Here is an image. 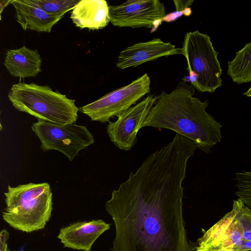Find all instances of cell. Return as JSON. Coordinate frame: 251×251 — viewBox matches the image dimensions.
I'll list each match as a JSON object with an SVG mask.
<instances>
[{
  "label": "cell",
  "instance_id": "cell-19",
  "mask_svg": "<svg viewBox=\"0 0 251 251\" xmlns=\"http://www.w3.org/2000/svg\"><path fill=\"white\" fill-rule=\"evenodd\" d=\"M173 1L176 11L184 12V15L186 16H190L191 14L192 10L189 6H191L194 2L193 0H174Z\"/></svg>",
  "mask_w": 251,
  "mask_h": 251
},
{
  "label": "cell",
  "instance_id": "cell-14",
  "mask_svg": "<svg viewBox=\"0 0 251 251\" xmlns=\"http://www.w3.org/2000/svg\"><path fill=\"white\" fill-rule=\"evenodd\" d=\"M70 18L81 29H102L110 22L109 6L104 0H81L72 9Z\"/></svg>",
  "mask_w": 251,
  "mask_h": 251
},
{
  "label": "cell",
  "instance_id": "cell-4",
  "mask_svg": "<svg viewBox=\"0 0 251 251\" xmlns=\"http://www.w3.org/2000/svg\"><path fill=\"white\" fill-rule=\"evenodd\" d=\"M8 98L15 108L38 120L67 125L75 124L77 118L75 100L47 85L20 82L12 86Z\"/></svg>",
  "mask_w": 251,
  "mask_h": 251
},
{
  "label": "cell",
  "instance_id": "cell-22",
  "mask_svg": "<svg viewBox=\"0 0 251 251\" xmlns=\"http://www.w3.org/2000/svg\"><path fill=\"white\" fill-rule=\"evenodd\" d=\"M206 251H221V250H208Z\"/></svg>",
  "mask_w": 251,
  "mask_h": 251
},
{
  "label": "cell",
  "instance_id": "cell-15",
  "mask_svg": "<svg viewBox=\"0 0 251 251\" xmlns=\"http://www.w3.org/2000/svg\"><path fill=\"white\" fill-rule=\"evenodd\" d=\"M42 58L36 50L25 46L6 51L4 65L13 76L25 78L35 77L41 72Z\"/></svg>",
  "mask_w": 251,
  "mask_h": 251
},
{
  "label": "cell",
  "instance_id": "cell-6",
  "mask_svg": "<svg viewBox=\"0 0 251 251\" xmlns=\"http://www.w3.org/2000/svg\"><path fill=\"white\" fill-rule=\"evenodd\" d=\"M181 54L187 61L189 75L183 78L200 92L213 93L222 85V69L210 37L199 30L187 32Z\"/></svg>",
  "mask_w": 251,
  "mask_h": 251
},
{
  "label": "cell",
  "instance_id": "cell-21",
  "mask_svg": "<svg viewBox=\"0 0 251 251\" xmlns=\"http://www.w3.org/2000/svg\"><path fill=\"white\" fill-rule=\"evenodd\" d=\"M243 95L248 97H251V86L247 91L243 93Z\"/></svg>",
  "mask_w": 251,
  "mask_h": 251
},
{
  "label": "cell",
  "instance_id": "cell-23",
  "mask_svg": "<svg viewBox=\"0 0 251 251\" xmlns=\"http://www.w3.org/2000/svg\"><path fill=\"white\" fill-rule=\"evenodd\" d=\"M7 251H10L9 250H7Z\"/></svg>",
  "mask_w": 251,
  "mask_h": 251
},
{
  "label": "cell",
  "instance_id": "cell-17",
  "mask_svg": "<svg viewBox=\"0 0 251 251\" xmlns=\"http://www.w3.org/2000/svg\"><path fill=\"white\" fill-rule=\"evenodd\" d=\"M47 12L55 15H63L73 9L80 0H35Z\"/></svg>",
  "mask_w": 251,
  "mask_h": 251
},
{
  "label": "cell",
  "instance_id": "cell-16",
  "mask_svg": "<svg viewBox=\"0 0 251 251\" xmlns=\"http://www.w3.org/2000/svg\"><path fill=\"white\" fill-rule=\"evenodd\" d=\"M227 74L237 84L251 81V42L236 52L234 58L228 62Z\"/></svg>",
  "mask_w": 251,
  "mask_h": 251
},
{
  "label": "cell",
  "instance_id": "cell-8",
  "mask_svg": "<svg viewBox=\"0 0 251 251\" xmlns=\"http://www.w3.org/2000/svg\"><path fill=\"white\" fill-rule=\"evenodd\" d=\"M150 84V78L147 74H145L130 84L80 107L79 111L93 121L109 122L111 118L117 117L148 94Z\"/></svg>",
  "mask_w": 251,
  "mask_h": 251
},
{
  "label": "cell",
  "instance_id": "cell-10",
  "mask_svg": "<svg viewBox=\"0 0 251 251\" xmlns=\"http://www.w3.org/2000/svg\"><path fill=\"white\" fill-rule=\"evenodd\" d=\"M157 97L153 95L147 96L119 115L116 121L109 122L106 131L117 147L129 151L136 143L137 133L154 105Z\"/></svg>",
  "mask_w": 251,
  "mask_h": 251
},
{
  "label": "cell",
  "instance_id": "cell-13",
  "mask_svg": "<svg viewBox=\"0 0 251 251\" xmlns=\"http://www.w3.org/2000/svg\"><path fill=\"white\" fill-rule=\"evenodd\" d=\"M10 3L15 10L16 21L25 30L50 33L63 17L47 12L35 0H12Z\"/></svg>",
  "mask_w": 251,
  "mask_h": 251
},
{
  "label": "cell",
  "instance_id": "cell-2",
  "mask_svg": "<svg viewBox=\"0 0 251 251\" xmlns=\"http://www.w3.org/2000/svg\"><path fill=\"white\" fill-rule=\"evenodd\" d=\"M194 88L182 81L170 93L157 97L142 128L168 129L194 142L198 149L209 153L222 139L220 123L208 114V100L194 97Z\"/></svg>",
  "mask_w": 251,
  "mask_h": 251
},
{
  "label": "cell",
  "instance_id": "cell-11",
  "mask_svg": "<svg viewBox=\"0 0 251 251\" xmlns=\"http://www.w3.org/2000/svg\"><path fill=\"white\" fill-rule=\"evenodd\" d=\"M181 54V49L171 42L159 38L134 44L121 51L118 56L116 67L120 69L137 67L143 63L162 57Z\"/></svg>",
  "mask_w": 251,
  "mask_h": 251
},
{
  "label": "cell",
  "instance_id": "cell-1",
  "mask_svg": "<svg viewBox=\"0 0 251 251\" xmlns=\"http://www.w3.org/2000/svg\"><path fill=\"white\" fill-rule=\"evenodd\" d=\"M190 158L166 146L112 192L105 204L115 226L111 251H195L183 217L182 182Z\"/></svg>",
  "mask_w": 251,
  "mask_h": 251
},
{
  "label": "cell",
  "instance_id": "cell-18",
  "mask_svg": "<svg viewBox=\"0 0 251 251\" xmlns=\"http://www.w3.org/2000/svg\"><path fill=\"white\" fill-rule=\"evenodd\" d=\"M235 195L251 209V171H242L235 173Z\"/></svg>",
  "mask_w": 251,
  "mask_h": 251
},
{
  "label": "cell",
  "instance_id": "cell-9",
  "mask_svg": "<svg viewBox=\"0 0 251 251\" xmlns=\"http://www.w3.org/2000/svg\"><path fill=\"white\" fill-rule=\"evenodd\" d=\"M110 22L115 26L146 27L155 31L166 16L163 2L158 0H128L109 6Z\"/></svg>",
  "mask_w": 251,
  "mask_h": 251
},
{
  "label": "cell",
  "instance_id": "cell-12",
  "mask_svg": "<svg viewBox=\"0 0 251 251\" xmlns=\"http://www.w3.org/2000/svg\"><path fill=\"white\" fill-rule=\"evenodd\" d=\"M110 227L100 219L78 222L60 228L57 238L64 247L91 251L95 241Z\"/></svg>",
  "mask_w": 251,
  "mask_h": 251
},
{
  "label": "cell",
  "instance_id": "cell-3",
  "mask_svg": "<svg viewBox=\"0 0 251 251\" xmlns=\"http://www.w3.org/2000/svg\"><path fill=\"white\" fill-rule=\"evenodd\" d=\"M4 221L18 230L31 232L44 228L51 217L52 193L49 183L30 182L4 192Z\"/></svg>",
  "mask_w": 251,
  "mask_h": 251
},
{
  "label": "cell",
  "instance_id": "cell-5",
  "mask_svg": "<svg viewBox=\"0 0 251 251\" xmlns=\"http://www.w3.org/2000/svg\"><path fill=\"white\" fill-rule=\"evenodd\" d=\"M195 251H251V209L240 199L198 240Z\"/></svg>",
  "mask_w": 251,
  "mask_h": 251
},
{
  "label": "cell",
  "instance_id": "cell-7",
  "mask_svg": "<svg viewBox=\"0 0 251 251\" xmlns=\"http://www.w3.org/2000/svg\"><path fill=\"white\" fill-rule=\"evenodd\" d=\"M31 129L40 140L43 151H59L71 161L81 150L95 142L86 126L75 124L60 125L38 120Z\"/></svg>",
  "mask_w": 251,
  "mask_h": 251
},
{
  "label": "cell",
  "instance_id": "cell-20",
  "mask_svg": "<svg viewBox=\"0 0 251 251\" xmlns=\"http://www.w3.org/2000/svg\"><path fill=\"white\" fill-rule=\"evenodd\" d=\"M182 15H184V12L176 11L172 13H169L162 19V21L171 22L176 20L180 17Z\"/></svg>",
  "mask_w": 251,
  "mask_h": 251
}]
</instances>
